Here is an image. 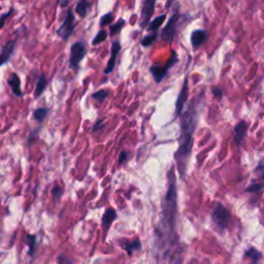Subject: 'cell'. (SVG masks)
I'll return each instance as SVG.
<instances>
[{
  "label": "cell",
  "mask_w": 264,
  "mask_h": 264,
  "mask_svg": "<svg viewBox=\"0 0 264 264\" xmlns=\"http://www.w3.org/2000/svg\"><path fill=\"white\" fill-rule=\"evenodd\" d=\"M68 4H69V2H60L59 3V5L61 6V7H66V6H68Z\"/></svg>",
  "instance_id": "cell-37"
},
{
  "label": "cell",
  "mask_w": 264,
  "mask_h": 264,
  "mask_svg": "<svg viewBox=\"0 0 264 264\" xmlns=\"http://www.w3.org/2000/svg\"><path fill=\"white\" fill-rule=\"evenodd\" d=\"M38 131H39V129H36L35 131H32V132L30 133V135H29V137H28V145H31L32 143H34L35 139H36L37 136H38Z\"/></svg>",
  "instance_id": "cell-33"
},
{
  "label": "cell",
  "mask_w": 264,
  "mask_h": 264,
  "mask_svg": "<svg viewBox=\"0 0 264 264\" xmlns=\"http://www.w3.org/2000/svg\"><path fill=\"white\" fill-rule=\"evenodd\" d=\"M15 13V10L13 8L10 9L9 12H7L6 14H3L2 17H0V19H2V22H0V26H2V28H4L5 24H6V21H7V19H9L13 14Z\"/></svg>",
  "instance_id": "cell-30"
},
{
  "label": "cell",
  "mask_w": 264,
  "mask_h": 264,
  "mask_svg": "<svg viewBox=\"0 0 264 264\" xmlns=\"http://www.w3.org/2000/svg\"><path fill=\"white\" fill-rule=\"evenodd\" d=\"M174 166H171L167 179H168V187L167 192L164 196L163 206H162V217L159 225L156 229L158 239L168 243V245H173L175 238V218L178 211L177 204V180L174 173Z\"/></svg>",
  "instance_id": "cell-2"
},
{
  "label": "cell",
  "mask_w": 264,
  "mask_h": 264,
  "mask_svg": "<svg viewBox=\"0 0 264 264\" xmlns=\"http://www.w3.org/2000/svg\"><path fill=\"white\" fill-rule=\"evenodd\" d=\"M208 32L204 29H197V30H194L192 33H191V45L193 48H198L200 47L202 44H205V42L208 38Z\"/></svg>",
  "instance_id": "cell-14"
},
{
  "label": "cell",
  "mask_w": 264,
  "mask_h": 264,
  "mask_svg": "<svg viewBox=\"0 0 264 264\" xmlns=\"http://www.w3.org/2000/svg\"><path fill=\"white\" fill-rule=\"evenodd\" d=\"M113 21H114V15L112 13H108V14H106L101 17L99 25L103 26V27L107 26V25H111Z\"/></svg>",
  "instance_id": "cell-26"
},
{
  "label": "cell",
  "mask_w": 264,
  "mask_h": 264,
  "mask_svg": "<svg viewBox=\"0 0 264 264\" xmlns=\"http://www.w3.org/2000/svg\"><path fill=\"white\" fill-rule=\"evenodd\" d=\"M212 220L214 224L221 230H224L230 221L229 211L221 204H215L212 211Z\"/></svg>",
  "instance_id": "cell-3"
},
{
  "label": "cell",
  "mask_w": 264,
  "mask_h": 264,
  "mask_svg": "<svg viewBox=\"0 0 264 264\" xmlns=\"http://www.w3.org/2000/svg\"><path fill=\"white\" fill-rule=\"evenodd\" d=\"M198 105L199 100L193 98L191 104L185 112L181 115V136L180 144L177 152L174 153V160L181 178L184 179L187 172L188 162L191 156L192 146H193V136L195 129L197 127L198 120Z\"/></svg>",
  "instance_id": "cell-1"
},
{
  "label": "cell",
  "mask_w": 264,
  "mask_h": 264,
  "mask_svg": "<svg viewBox=\"0 0 264 264\" xmlns=\"http://www.w3.org/2000/svg\"><path fill=\"white\" fill-rule=\"evenodd\" d=\"M156 2L155 0H145L141 5V15H140V21L139 25L141 28H145L151 20V17L154 13Z\"/></svg>",
  "instance_id": "cell-8"
},
{
  "label": "cell",
  "mask_w": 264,
  "mask_h": 264,
  "mask_svg": "<svg viewBox=\"0 0 264 264\" xmlns=\"http://www.w3.org/2000/svg\"><path fill=\"white\" fill-rule=\"evenodd\" d=\"M107 37H108V32L105 31V30H100V31L96 34V36L94 37L93 42H92V45H93V46H97L98 44L105 42V40L107 39Z\"/></svg>",
  "instance_id": "cell-25"
},
{
  "label": "cell",
  "mask_w": 264,
  "mask_h": 264,
  "mask_svg": "<svg viewBox=\"0 0 264 264\" xmlns=\"http://www.w3.org/2000/svg\"><path fill=\"white\" fill-rule=\"evenodd\" d=\"M187 98H188V77L186 76L175 103V117H180L183 114Z\"/></svg>",
  "instance_id": "cell-9"
},
{
  "label": "cell",
  "mask_w": 264,
  "mask_h": 264,
  "mask_svg": "<svg viewBox=\"0 0 264 264\" xmlns=\"http://www.w3.org/2000/svg\"><path fill=\"white\" fill-rule=\"evenodd\" d=\"M117 218V213L114 209L112 208H109L106 210L104 216H103V228L104 230L107 232L109 231L111 225H112V223L116 220Z\"/></svg>",
  "instance_id": "cell-15"
},
{
  "label": "cell",
  "mask_w": 264,
  "mask_h": 264,
  "mask_svg": "<svg viewBox=\"0 0 264 264\" xmlns=\"http://www.w3.org/2000/svg\"><path fill=\"white\" fill-rule=\"evenodd\" d=\"M212 93H213V95H214L215 97H217L218 99H221V98H222L223 92H222V90H221L220 88H218V87L213 88V89H212Z\"/></svg>",
  "instance_id": "cell-35"
},
{
  "label": "cell",
  "mask_w": 264,
  "mask_h": 264,
  "mask_svg": "<svg viewBox=\"0 0 264 264\" xmlns=\"http://www.w3.org/2000/svg\"><path fill=\"white\" fill-rule=\"evenodd\" d=\"M245 257L246 258H250L253 260L254 263H257L259 261V259L262 257V254L260 251H258L257 249L255 248H250L248 249L246 252H245Z\"/></svg>",
  "instance_id": "cell-22"
},
{
  "label": "cell",
  "mask_w": 264,
  "mask_h": 264,
  "mask_svg": "<svg viewBox=\"0 0 264 264\" xmlns=\"http://www.w3.org/2000/svg\"><path fill=\"white\" fill-rule=\"evenodd\" d=\"M25 242L27 243V246L29 247L28 254L30 256H33L34 253H35V249H36V236L34 234H26Z\"/></svg>",
  "instance_id": "cell-19"
},
{
  "label": "cell",
  "mask_w": 264,
  "mask_h": 264,
  "mask_svg": "<svg viewBox=\"0 0 264 264\" xmlns=\"http://www.w3.org/2000/svg\"><path fill=\"white\" fill-rule=\"evenodd\" d=\"M248 129V124L245 121H240L236 124L233 130V141L236 146H240L243 138L246 136V132Z\"/></svg>",
  "instance_id": "cell-10"
},
{
  "label": "cell",
  "mask_w": 264,
  "mask_h": 264,
  "mask_svg": "<svg viewBox=\"0 0 264 264\" xmlns=\"http://www.w3.org/2000/svg\"><path fill=\"white\" fill-rule=\"evenodd\" d=\"M263 187H264V185L254 184V185H251L250 187H248V188L246 189V192H257V191L261 190Z\"/></svg>",
  "instance_id": "cell-32"
},
{
  "label": "cell",
  "mask_w": 264,
  "mask_h": 264,
  "mask_svg": "<svg viewBox=\"0 0 264 264\" xmlns=\"http://www.w3.org/2000/svg\"><path fill=\"white\" fill-rule=\"evenodd\" d=\"M121 51V45L119 42H114L113 45H112V49H111V58L110 60L108 61V64H107V67L105 69V74H110L115 66H116V61H117V57L119 55Z\"/></svg>",
  "instance_id": "cell-11"
},
{
  "label": "cell",
  "mask_w": 264,
  "mask_h": 264,
  "mask_svg": "<svg viewBox=\"0 0 264 264\" xmlns=\"http://www.w3.org/2000/svg\"><path fill=\"white\" fill-rule=\"evenodd\" d=\"M49 114V110L46 108H38L33 111V119L36 122H43Z\"/></svg>",
  "instance_id": "cell-21"
},
{
  "label": "cell",
  "mask_w": 264,
  "mask_h": 264,
  "mask_svg": "<svg viewBox=\"0 0 264 264\" xmlns=\"http://www.w3.org/2000/svg\"><path fill=\"white\" fill-rule=\"evenodd\" d=\"M177 62H178V55H177L175 52H173L171 58L167 61L165 65H163V66L153 65V66L150 68V71H151V73H152V75H153V77H154V79H155V82H156V83H161V80L166 76L168 70H169Z\"/></svg>",
  "instance_id": "cell-6"
},
{
  "label": "cell",
  "mask_w": 264,
  "mask_h": 264,
  "mask_svg": "<svg viewBox=\"0 0 264 264\" xmlns=\"http://www.w3.org/2000/svg\"><path fill=\"white\" fill-rule=\"evenodd\" d=\"M8 84L12 89V92L15 96L22 98L23 97V91L21 89V79H20L19 75L15 72H13L9 78H8Z\"/></svg>",
  "instance_id": "cell-12"
},
{
  "label": "cell",
  "mask_w": 264,
  "mask_h": 264,
  "mask_svg": "<svg viewBox=\"0 0 264 264\" xmlns=\"http://www.w3.org/2000/svg\"><path fill=\"white\" fill-rule=\"evenodd\" d=\"M86 52V45L83 42H76L71 45L69 64L72 69H76L79 66V63L82 62V60L84 59Z\"/></svg>",
  "instance_id": "cell-5"
},
{
  "label": "cell",
  "mask_w": 264,
  "mask_h": 264,
  "mask_svg": "<svg viewBox=\"0 0 264 264\" xmlns=\"http://www.w3.org/2000/svg\"><path fill=\"white\" fill-rule=\"evenodd\" d=\"M62 194H63V190H62V188H61L59 185H55L54 186V188L52 189V196H53V198L57 201H59L60 200V198H61V196H62Z\"/></svg>",
  "instance_id": "cell-28"
},
{
  "label": "cell",
  "mask_w": 264,
  "mask_h": 264,
  "mask_svg": "<svg viewBox=\"0 0 264 264\" xmlns=\"http://www.w3.org/2000/svg\"><path fill=\"white\" fill-rule=\"evenodd\" d=\"M15 50H16V43L14 40H8L2 48V55H0L2 62H0V64L5 65L7 62H9L11 57L15 53Z\"/></svg>",
  "instance_id": "cell-13"
},
{
  "label": "cell",
  "mask_w": 264,
  "mask_h": 264,
  "mask_svg": "<svg viewBox=\"0 0 264 264\" xmlns=\"http://www.w3.org/2000/svg\"><path fill=\"white\" fill-rule=\"evenodd\" d=\"M124 25H125V20L124 19H120L116 24L111 25L110 26V33H111V35H115V34L119 33L122 29H123Z\"/></svg>",
  "instance_id": "cell-23"
},
{
  "label": "cell",
  "mask_w": 264,
  "mask_h": 264,
  "mask_svg": "<svg viewBox=\"0 0 264 264\" xmlns=\"http://www.w3.org/2000/svg\"><path fill=\"white\" fill-rule=\"evenodd\" d=\"M255 172H257L259 174V177L264 180V165L263 164H259L257 166V168L255 169Z\"/></svg>",
  "instance_id": "cell-36"
},
{
  "label": "cell",
  "mask_w": 264,
  "mask_h": 264,
  "mask_svg": "<svg viewBox=\"0 0 264 264\" xmlns=\"http://www.w3.org/2000/svg\"><path fill=\"white\" fill-rule=\"evenodd\" d=\"M90 6H91V3L86 2V0H80V2L76 4L74 11L80 18H85L88 14Z\"/></svg>",
  "instance_id": "cell-16"
},
{
  "label": "cell",
  "mask_w": 264,
  "mask_h": 264,
  "mask_svg": "<svg viewBox=\"0 0 264 264\" xmlns=\"http://www.w3.org/2000/svg\"><path fill=\"white\" fill-rule=\"evenodd\" d=\"M156 39H157V33L156 32L150 33V34L146 35L143 39H141V46H143V47H149L154 42H156Z\"/></svg>",
  "instance_id": "cell-24"
},
{
  "label": "cell",
  "mask_w": 264,
  "mask_h": 264,
  "mask_svg": "<svg viewBox=\"0 0 264 264\" xmlns=\"http://www.w3.org/2000/svg\"><path fill=\"white\" fill-rule=\"evenodd\" d=\"M105 128H106V124H105L104 120H98L96 123L94 124V126L92 128V131L93 132H99V131H103Z\"/></svg>",
  "instance_id": "cell-29"
},
{
  "label": "cell",
  "mask_w": 264,
  "mask_h": 264,
  "mask_svg": "<svg viewBox=\"0 0 264 264\" xmlns=\"http://www.w3.org/2000/svg\"><path fill=\"white\" fill-rule=\"evenodd\" d=\"M166 19V14H163V15H160L159 17L155 18L153 21L149 24L147 30L148 32H151V31H156L162 24H163V22L165 21Z\"/></svg>",
  "instance_id": "cell-18"
},
{
  "label": "cell",
  "mask_w": 264,
  "mask_h": 264,
  "mask_svg": "<svg viewBox=\"0 0 264 264\" xmlns=\"http://www.w3.org/2000/svg\"><path fill=\"white\" fill-rule=\"evenodd\" d=\"M178 21H179V4H177V7L174 9L172 16L168 20L166 26L161 32L162 42H166L167 44H170L172 42L175 36V32H177Z\"/></svg>",
  "instance_id": "cell-4"
},
{
  "label": "cell",
  "mask_w": 264,
  "mask_h": 264,
  "mask_svg": "<svg viewBox=\"0 0 264 264\" xmlns=\"http://www.w3.org/2000/svg\"><path fill=\"white\" fill-rule=\"evenodd\" d=\"M74 30V14L71 9H68L63 23L57 30V34L63 40H67Z\"/></svg>",
  "instance_id": "cell-7"
},
{
  "label": "cell",
  "mask_w": 264,
  "mask_h": 264,
  "mask_svg": "<svg viewBox=\"0 0 264 264\" xmlns=\"http://www.w3.org/2000/svg\"><path fill=\"white\" fill-rule=\"evenodd\" d=\"M57 262H58V264H73V263L71 262V260H69V259H68L65 255H63V254H61V255L58 256Z\"/></svg>",
  "instance_id": "cell-31"
},
{
  "label": "cell",
  "mask_w": 264,
  "mask_h": 264,
  "mask_svg": "<svg viewBox=\"0 0 264 264\" xmlns=\"http://www.w3.org/2000/svg\"><path fill=\"white\" fill-rule=\"evenodd\" d=\"M48 85V80L47 77L45 75V73H42L39 75V78L37 80V84H36V88H35V92H34V96L38 97L43 94V92L45 91L46 87Z\"/></svg>",
  "instance_id": "cell-17"
},
{
  "label": "cell",
  "mask_w": 264,
  "mask_h": 264,
  "mask_svg": "<svg viewBox=\"0 0 264 264\" xmlns=\"http://www.w3.org/2000/svg\"><path fill=\"white\" fill-rule=\"evenodd\" d=\"M124 249L126 250V252L131 255L133 252H137L141 249V243L139 240H133L131 242H125L124 243Z\"/></svg>",
  "instance_id": "cell-20"
},
{
  "label": "cell",
  "mask_w": 264,
  "mask_h": 264,
  "mask_svg": "<svg viewBox=\"0 0 264 264\" xmlns=\"http://www.w3.org/2000/svg\"><path fill=\"white\" fill-rule=\"evenodd\" d=\"M108 95H109V91H107V90H99V91L93 93V94H92V97H93L94 99L100 101V103H103V101L106 100V98L108 97Z\"/></svg>",
  "instance_id": "cell-27"
},
{
  "label": "cell",
  "mask_w": 264,
  "mask_h": 264,
  "mask_svg": "<svg viewBox=\"0 0 264 264\" xmlns=\"http://www.w3.org/2000/svg\"><path fill=\"white\" fill-rule=\"evenodd\" d=\"M127 156H128V153L126 151H122L119 155V164H122L124 163V162L127 160Z\"/></svg>",
  "instance_id": "cell-34"
}]
</instances>
